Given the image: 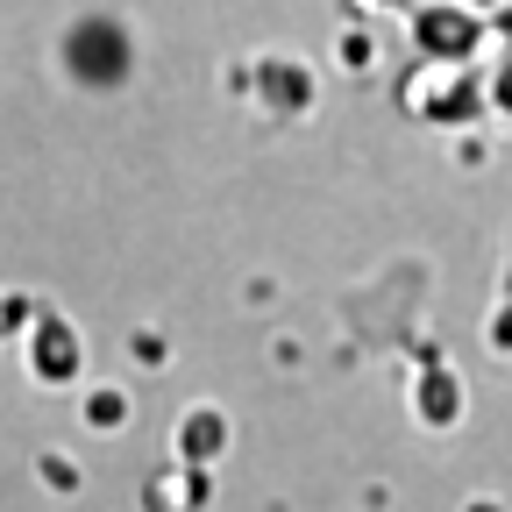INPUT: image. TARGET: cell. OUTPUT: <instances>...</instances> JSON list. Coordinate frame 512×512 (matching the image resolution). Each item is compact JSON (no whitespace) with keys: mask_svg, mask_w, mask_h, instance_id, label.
Returning <instances> with one entry per match:
<instances>
[{"mask_svg":"<svg viewBox=\"0 0 512 512\" xmlns=\"http://www.w3.org/2000/svg\"><path fill=\"white\" fill-rule=\"evenodd\" d=\"M128 64H136V50H128V29L93 15L79 29H64V72H72L79 86H121Z\"/></svg>","mask_w":512,"mask_h":512,"instance_id":"1","label":"cell"},{"mask_svg":"<svg viewBox=\"0 0 512 512\" xmlns=\"http://www.w3.org/2000/svg\"><path fill=\"white\" fill-rule=\"evenodd\" d=\"M484 36H491V15H477L470 0L463 8H420L413 15V43L427 57H441V64H470L484 50Z\"/></svg>","mask_w":512,"mask_h":512,"instance_id":"2","label":"cell"},{"mask_svg":"<svg viewBox=\"0 0 512 512\" xmlns=\"http://www.w3.org/2000/svg\"><path fill=\"white\" fill-rule=\"evenodd\" d=\"M79 370H86V342H79V328L64 313H36L29 320V377L36 384H79Z\"/></svg>","mask_w":512,"mask_h":512,"instance_id":"3","label":"cell"},{"mask_svg":"<svg viewBox=\"0 0 512 512\" xmlns=\"http://www.w3.org/2000/svg\"><path fill=\"white\" fill-rule=\"evenodd\" d=\"M413 413H420V427H456L463 420V377L441 356H427L420 377H413Z\"/></svg>","mask_w":512,"mask_h":512,"instance_id":"4","label":"cell"},{"mask_svg":"<svg viewBox=\"0 0 512 512\" xmlns=\"http://www.w3.org/2000/svg\"><path fill=\"white\" fill-rule=\"evenodd\" d=\"M484 107H491V79L484 72H456L441 93H427V121H448V128H470Z\"/></svg>","mask_w":512,"mask_h":512,"instance_id":"5","label":"cell"},{"mask_svg":"<svg viewBox=\"0 0 512 512\" xmlns=\"http://www.w3.org/2000/svg\"><path fill=\"white\" fill-rule=\"evenodd\" d=\"M228 456V413L221 406H192L178 420V463H221Z\"/></svg>","mask_w":512,"mask_h":512,"instance_id":"6","label":"cell"},{"mask_svg":"<svg viewBox=\"0 0 512 512\" xmlns=\"http://www.w3.org/2000/svg\"><path fill=\"white\" fill-rule=\"evenodd\" d=\"M256 79H264V86H271V100H278V107H292V114L313 100V72H306V64H292V57H264V72H256Z\"/></svg>","mask_w":512,"mask_h":512,"instance_id":"7","label":"cell"},{"mask_svg":"<svg viewBox=\"0 0 512 512\" xmlns=\"http://www.w3.org/2000/svg\"><path fill=\"white\" fill-rule=\"evenodd\" d=\"M79 420H86L93 434H121V427H128V392H121V384H86Z\"/></svg>","mask_w":512,"mask_h":512,"instance_id":"8","label":"cell"},{"mask_svg":"<svg viewBox=\"0 0 512 512\" xmlns=\"http://www.w3.org/2000/svg\"><path fill=\"white\" fill-rule=\"evenodd\" d=\"M36 313H43V306H36L29 292H0V342H8V335H29Z\"/></svg>","mask_w":512,"mask_h":512,"instance_id":"9","label":"cell"},{"mask_svg":"<svg viewBox=\"0 0 512 512\" xmlns=\"http://www.w3.org/2000/svg\"><path fill=\"white\" fill-rule=\"evenodd\" d=\"M36 470H43V484H50L57 498H72V491H79V463H72V456H57V448H43Z\"/></svg>","mask_w":512,"mask_h":512,"instance_id":"10","label":"cell"},{"mask_svg":"<svg viewBox=\"0 0 512 512\" xmlns=\"http://www.w3.org/2000/svg\"><path fill=\"white\" fill-rule=\"evenodd\" d=\"M335 57H342V72H370V57H377V43H370V29H342V43H335Z\"/></svg>","mask_w":512,"mask_h":512,"instance_id":"11","label":"cell"},{"mask_svg":"<svg viewBox=\"0 0 512 512\" xmlns=\"http://www.w3.org/2000/svg\"><path fill=\"white\" fill-rule=\"evenodd\" d=\"M484 342H491L498 356H512V299H505V306H498V313L484 320Z\"/></svg>","mask_w":512,"mask_h":512,"instance_id":"12","label":"cell"},{"mask_svg":"<svg viewBox=\"0 0 512 512\" xmlns=\"http://www.w3.org/2000/svg\"><path fill=\"white\" fill-rule=\"evenodd\" d=\"M128 356H136V363H164V335H128Z\"/></svg>","mask_w":512,"mask_h":512,"instance_id":"13","label":"cell"},{"mask_svg":"<svg viewBox=\"0 0 512 512\" xmlns=\"http://www.w3.org/2000/svg\"><path fill=\"white\" fill-rule=\"evenodd\" d=\"M491 107H498V114H512V57L491 72Z\"/></svg>","mask_w":512,"mask_h":512,"instance_id":"14","label":"cell"},{"mask_svg":"<svg viewBox=\"0 0 512 512\" xmlns=\"http://www.w3.org/2000/svg\"><path fill=\"white\" fill-rule=\"evenodd\" d=\"M491 36L512 43V0H498V8H491Z\"/></svg>","mask_w":512,"mask_h":512,"instance_id":"15","label":"cell"},{"mask_svg":"<svg viewBox=\"0 0 512 512\" xmlns=\"http://www.w3.org/2000/svg\"><path fill=\"white\" fill-rule=\"evenodd\" d=\"M456 164H470V171H477V164H484V143H477V136H463V143H456Z\"/></svg>","mask_w":512,"mask_h":512,"instance_id":"16","label":"cell"},{"mask_svg":"<svg viewBox=\"0 0 512 512\" xmlns=\"http://www.w3.org/2000/svg\"><path fill=\"white\" fill-rule=\"evenodd\" d=\"M463 512H505V505H498V498H477V505H463Z\"/></svg>","mask_w":512,"mask_h":512,"instance_id":"17","label":"cell"},{"mask_svg":"<svg viewBox=\"0 0 512 512\" xmlns=\"http://www.w3.org/2000/svg\"><path fill=\"white\" fill-rule=\"evenodd\" d=\"M470 8H477V15H491V8H498V0H470Z\"/></svg>","mask_w":512,"mask_h":512,"instance_id":"18","label":"cell"}]
</instances>
